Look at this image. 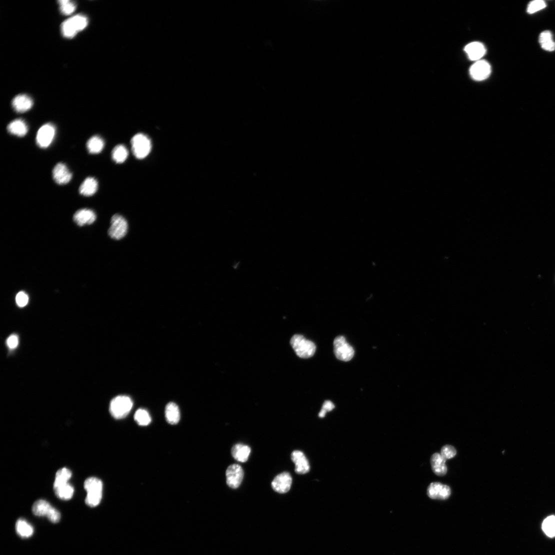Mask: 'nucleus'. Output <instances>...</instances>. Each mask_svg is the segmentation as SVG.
Returning a JSON list of instances; mask_svg holds the SVG:
<instances>
[{"label": "nucleus", "mask_w": 555, "mask_h": 555, "mask_svg": "<svg viewBox=\"0 0 555 555\" xmlns=\"http://www.w3.org/2000/svg\"><path fill=\"white\" fill-rule=\"evenodd\" d=\"M70 20L78 32L85 29L88 24L87 17L83 14L74 16Z\"/></svg>", "instance_id": "2f4dec72"}, {"label": "nucleus", "mask_w": 555, "mask_h": 555, "mask_svg": "<svg viewBox=\"0 0 555 555\" xmlns=\"http://www.w3.org/2000/svg\"><path fill=\"white\" fill-rule=\"evenodd\" d=\"M452 494L451 489L447 485L439 482L431 484L428 488V495L432 499L444 500L450 498Z\"/></svg>", "instance_id": "f8f14e48"}, {"label": "nucleus", "mask_w": 555, "mask_h": 555, "mask_svg": "<svg viewBox=\"0 0 555 555\" xmlns=\"http://www.w3.org/2000/svg\"><path fill=\"white\" fill-rule=\"evenodd\" d=\"M440 454L446 460H450L456 456V450L454 446L447 445L442 448Z\"/></svg>", "instance_id": "f704fd0d"}, {"label": "nucleus", "mask_w": 555, "mask_h": 555, "mask_svg": "<svg viewBox=\"0 0 555 555\" xmlns=\"http://www.w3.org/2000/svg\"><path fill=\"white\" fill-rule=\"evenodd\" d=\"M546 6L545 2L542 0H536L529 4L527 12L530 14H532L544 9Z\"/></svg>", "instance_id": "72a5a7b5"}, {"label": "nucleus", "mask_w": 555, "mask_h": 555, "mask_svg": "<svg viewBox=\"0 0 555 555\" xmlns=\"http://www.w3.org/2000/svg\"><path fill=\"white\" fill-rule=\"evenodd\" d=\"M540 43L542 48L545 50L552 52L555 50V42L551 32L546 30L541 33L540 36Z\"/></svg>", "instance_id": "393cba45"}, {"label": "nucleus", "mask_w": 555, "mask_h": 555, "mask_svg": "<svg viewBox=\"0 0 555 555\" xmlns=\"http://www.w3.org/2000/svg\"><path fill=\"white\" fill-rule=\"evenodd\" d=\"M132 150L134 156L142 160L149 155L152 150V142L149 137L143 134L135 135L132 140Z\"/></svg>", "instance_id": "20e7f679"}, {"label": "nucleus", "mask_w": 555, "mask_h": 555, "mask_svg": "<svg viewBox=\"0 0 555 555\" xmlns=\"http://www.w3.org/2000/svg\"><path fill=\"white\" fill-rule=\"evenodd\" d=\"M52 177L58 184L63 185L68 184L72 178V174L67 166L62 163L58 164L52 170Z\"/></svg>", "instance_id": "ddd939ff"}, {"label": "nucleus", "mask_w": 555, "mask_h": 555, "mask_svg": "<svg viewBox=\"0 0 555 555\" xmlns=\"http://www.w3.org/2000/svg\"><path fill=\"white\" fill-rule=\"evenodd\" d=\"M334 408L335 406L332 402L330 400H326L322 406V410L327 412L332 410Z\"/></svg>", "instance_id": "4c0bfd02"}, {"label": "nucleus", "mask_w": 555, "mask_h": 555, "mask_svg": "<svg viewBox=\"0 0 555 555\" xmlns=\"http://www.w3.org/2000/svg\"><path fill=\"white\" fill-rule=\"evenodd\" d=\"M104 142L100 136H92L86 143L87 150L90 154H98L104 150Z\"/></svg>", "instance_id": "5701e85b"}, {"label": "nucleus", "mask_w": 555, "mask_h": 555, "mask_svg": "<svg viewBox=\"0 0 555 555\" xmlns=\"http://www.w3.org/2000/svg\"><path fill=\"white\" fill-rule=\"evenodd\" d=\"M54 490L56 495L63 500H69L74 493V488L68 483Z\"/></svg>", "instance_id": "cd10ccee"}, {"label": "nucleus", "mask_w": 555, "mask_h": 555, "mask_svg": "<svg viewBox=\"0 0 555 555\" xmlns=\"http://www.w3.org/2000/svg\"><path fill=\"white\" fill-rule=\"evenodd\" d=\"M128 152L127 148L123 144H118L114 149L112 152L113 160L117 164L124 162L128 158Z\"/></svg>", "instance_id": "bb28decb"}, {"label": "nucleus", "mask_w": 555, "mask_h": 555, "mask_svg": "<svg viewBox=\"0 0 555 555\" xmlns=\"http://www.w3.org/2000/svg\"><path fill=\"white\" fill-rule=\"evenodd\" d=\"M226 476L228 486L232 489H236L242 484L244 479L243 468L238 464H232L228 468Z\"/></svg>", "instance_id": "1a4fd4ad"}, {"label": "nucleus", "mask_w": 555, "mask_h": 555, "mask_svg": "<svg viewBox=\"0 0 555 555\" xmlns=\"http://www.w3.org/2000/svg\"><path fill=\"white\" fill-rule=\"evenodd\" d=\"M73 219L78 226H84L94 224L96 220V215L90 210L82 209L74 214Z\"/></svg>", "instance_id": "2eb2a0df"}, {"label": "nucleus", "mask_w": 555, "mask_h": 555, "mask_svg": "<svg viewBox=\"0 0 555 555\" xmlns=\"http://www.w3.org/2000/svg\"><path fill=\"white\" fill-rule=\"evenodd\" d=\"M291 458L295 464V472L298 474H304L309 472L310 470L308 460L304 454L299 450L294 451Z\"/></svg>", "instance_id": "4468645a"}, {"label": "nucleus", "mask_w": 555, "mask_h": 555, "mask_svg": "<svg viewBox=\"0 0 555 555\" xmlns=\"http://www.w3.org/2000/svg\"><path fill=\"white\" fill-rule=\"evenodd\" d=\"M18 340L16 335L10 336L6 340L7 345L10 349L15 348L18 346Z\"/></svg>", "instance_id": "e433bc0d"}, {"label": "nucleus", "mask_w": 555, "mask_h": 555, "mask_svg": "<svg viewBox=\"0 0 555 555\" xmlns=\"http://www.w3.org/2000/svg\"><path fill=\"white\" fill-rule=\"evenodd\" d=\"M134 419L137 423L142 426L149 424L152 422V418L148 412L143 409H140L134 415Z\"/></svg>", "instance_id": "7c9ffc66"}, {"label": "nucleus", "mask_w": 555, "mask_h": 555, "mask_svg": "<svg viewBox=\"0 0 555 555\" xmlns=\"http://www.w3.org/2000/svg\"><path fill=\"white\" fill-rule=\"evenodd\" d=\"M32 510L34 515L38 516H46L52 523H58L60 520V512L44 500L36 501L34 504Z\"/></svg>", "instance_id": "39448f33"}, {"label": "nucleus", "mask_w": 555, "mask_h": 555, "mask_svg": "<svg viewBox=\"0 0 555 555\" xmlns=\"http://www.w3.org/2000/svg\"><path fill=\"white\" fill-rule=\"evenodd\" d=\"M8 132L12 135L18 137H24L28 132V126L22 119H18L12 122L8 126Z\"/></svg>", "instance_id": "6ab92c4d"}, {"label": "nucleus", "mask_w": 555, "mask_h": 555, "mask_svg": "<svg viewBox=\"0 0 555 555\" xmlns=\"http://www.w3.org/2000/svg\"><path fill=\"white\" fill-rule=\"evenodd\" d=\"M12 105L16 112L24 113L27 112L32 108L33 101L28 96L24 94L18 95L14 98Z\"/></svg>", "instance_id": "f3484780"}, {"label": "nucleus", "mask_w": 555, "mask_h": 555, "mask_svg": "<svg viewBox=\"0 0 555 555\" xmlns=\"http://www.w3.org/2000/svg\"><path fill=\"white\" fill-rule=\"evenodd\" d=\"M29 301L28 296L24 292H18L16 298V302L18 306L23 308L26 306Z\"/></svg>", "instance_id": "c9c22d12"}, {"label": "nucleus", "mask_w": 555, "mask_h": 555, "mask_svg": "<svg viewBox=\"0 0 555 555\" xmlns=\"http://www.w3.org/2000/svg\"><path fill=\"white\" fill-rule=\"evenodd\" d=\"M334 349L336 358L342 361H350L354 356V348L346 342L344 336L336 338L334 341Z\"/></svg>", "instance_id": "423d86ee"}, {"label": "nucleus", "mask_w": 555, "mask_h": 555, "mask_svg": "<svg viewBox=\"0 0 555 555\" xmlns=\"http://www.w3.org/2000/svg\"><path fill=\"white\" fill-rule=\"evenodd\" d=\"M98 184L94 178H86L81 184L79 192L80 194L85 196H94L98 191Z\"/></svg>", "instance_id": "aec40b11"}, {"label": "nucleus", "mask_w": 555, "mask_h": 555, "mask_svg": "<svg viewBox=\"0 0 555 555\" xmlns=\"http://www.w3.org/2000/svg\"><path fill=\"white\" fill-rule=\"evenodd\" d=\"M128 228L126 220L121 215L116 214L111 218L108 234L111 238L120 240L126 234Z\"/></svg>", "instance_id": "0eeeda50"}, {"label": "nucleus", "mask_w": 555, "mask_h": 555, "mask_svg": "<svg viewBox=\"0 0 555 555\" xmlns=\"http://www.w3.org/2000/svg\"><path fill=\"white\" fill-rule=\"evenodd\" d=\"M133 402L130 398L125 396H118L110 402L109 410L114 418L122 419L130 412L133 406Z\"/></svg>", "instance_id": "f03ea898"}, {"label": "nucleus", "mask_w": 555, "mask_h": 555, "mask_svg": "<svg viewBox=\"0 0 555 555\" xmlns=\"http://www.w3.org/2000/svg\"><path fill=\"white\" fill-rule=\"evenodd\" d=\"M446 460L440 454L435 453L431 457L430 462L432 471L438 476H442L448 472Z\"/></svg>", "instance_id": "a211bd4d"}, {"label": "nucleus", "mask_w": 555, "mask_h": 555, "mask_svg": "<svg viewBox=\"0 0 555 555\" xmlns=\"http://www.w3.org/2000/svg\"><path fill=\"white\" fill-rule=\"evenodd\" d=\"M165 416L166 421L172 424L178 422L180 420V412L178 405L174 402H170L166 406Z\"/></svg>", "instance_id": "4be33fe9"}, {"label": "nucleus", "mask_w": 555, "mask_h": 555, "mask_svg": "<svg viewBox=\"0 0 555 555\" xmlns=\"http://www.w3.org/2000/svg\"><path fill=\"white\" fill-rule=\"evenodd\" d=\"M292 484V478L290 474L288 472H284L274 478L272 483V487L277 492L285 494L290 490Z\"/></svg>", "instance_id": "9b49d317"}, {"label": "nucleus", "mask_w": 555, "mask_h": 555, "mask_svg": "<svg viewBox=\"0 0 555 555\" xmlns=\"http://www.w3.org/2000/svg\"><path fill=\"white\" fill-rule=\"evenodd\" d=\"M542 529L550 538L555 536V516H550L546 518L542 524Z\"/></svg>", "instance_id": "c756f323"}, {"label": "nucleus", "mask_w": 555, "mask_h": 555, "mask_svg": "<svg viewBox=\"0 0 555 555\" xmlns=\"http://www.w3.org/2000/svg\"><path fill=\"white\" fill-rule=\"evenodd\" d=\"M464 50L470 60L478 62L484 56L486 50L482 43L473 42L468 44Z\"/></svg>", "instance_id": "dca6fc26"}, {"label": "nucleus", "mask_w": 555, "mask_h": 555, "mask_svg": "<svg viewBox=\"0 0 555 555\" xmlns=\"http://www.w3.org/2000/svg\"><path fill=\"white\" fill-rule=\"evenodd\" d=\"M491 71V66L488 62L478 60L471 66L470 75L476 81H482L490 76Z\"/></svg>", "instance_id": "9d476101"}, {"label": "nucleus", "mask_w": 555, "mask_h": 555, "mask_svg": "<svg viewBox=\"0 0 555 555\" xmlns=\"http://www.w3.org/2000/svg\"><path fill=\"white\" fill-rule=\"evenodd\" d=\"M16 528L17 534L24 538H30L34 533L32 526L23 519H20L17 521Z\"/></svg>", "instance_id": "b1692460"}, {"label": "nucleus", "mask_w": 555, "mask_h": 555, "mask_svg": "<svg viewBox=\"0 0 555 555\" xmlns=\"http://www.w3.org/2000/svg\"><path fill=\"white\" fill-rule=\"evenodd\" d=\"M290 344L296 354L302 358H310L316 352V345L301 335L294 336L290 340Z\"/></svg>", "instance_id": "7ed1b4c3"}, {"label": "nucleus", "mask_w": 555, "mask_h": 555, "mask_svg": "<svg viewBox=\"0 0 555 555\" xmlns=\"http://www.w3.org/2000/svg\"><path fill=\"white\" fill-rule=\"evenodd\" d=\"M72 475L71 471L66 468L60 470L56 474L54 489L68 484Z\"/></svg>", "instance_id": "a878e982"}, {"label": "nucleus", "mask_w": 555, "mask_h": 555, "mask_svg": "<svg viewBox=\"0 0 555 555\" xmlns=\"http://www.w3.org/2000/svg\"><path fill=\"white\" fill-rule=\"evenodd\" d=\"M84 488L87 492L86 504L90 507L99 505L102 497L103 484L102 480L96 477L89 478L85 480Z\"/></svg>", "instance_id": "f257e3e1"}, {"label": "nucleus", "mask_w": 555, "mask_h": 555, "mask_svg": "<svg viewBox=\"0 0 555 555\" xmlns=\"http://www.w3.org/2000/svg\"><path fill=\"white\" fill-rule=\"evenodd\" d=\"M61 12L64 15H70L75 12L76 6L75 3L69 0H62L59 2Z\"/></svg>", "instance_id": "473e14b6"}, {"label": "nucleus", "mask_w": 555, "mask_h": 555, "mask_svg": "<svg viewBox=\"0 0 555 555\" xmlns=\"http://www.w3.org/2000/svg\"><path fill=\"white\" fill-rule=\"evenodd\" d=\"M62 33L66 38H72L78 32L72 24L70 18L63 22L62 26Z\"/></svg>", "instance_id": "c85d7f7f"}, {"label": "nucleus", "mask_w": 555, "mask_h": 555, "mask_svg": "<svg viewBox=\"0 0 555 555\" xmlns=\"http://www.w3.org/2000/svg\"><path fill=\"white\" fill-rule=\"evenodd\" d=\"M251 452L250 448L242 444H237L232 450V454L236 460L244 462L248 461Z\"/></svg>", "instance_id": "412c9836"}, {"label": "nucleus", "mask_w": 555, "mask_h": 555, "mask_svg": "<svg viewBox=\"0 0 555 555\" xmlns=\"http://www.w3.org/2000/svg\"><path fill=\"white\" fill-rule=\"evenodd\" d=\"M56 128L48 123L43 125L37 132L36 142L41 148H47L52 143L56 135Z\"/></svg>", "instance_id": "6e6552de"}]
</instances>
